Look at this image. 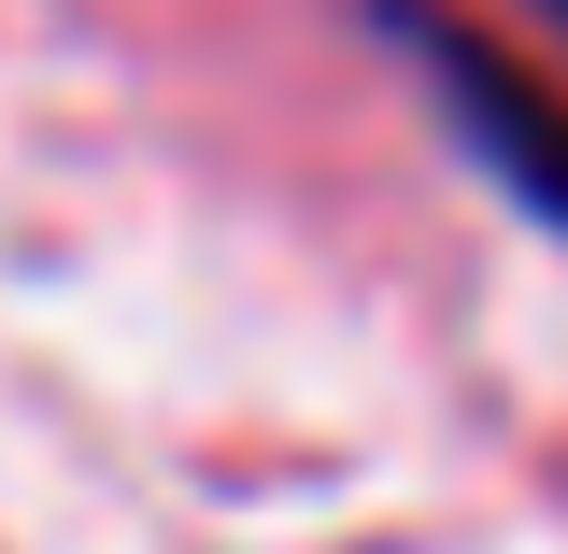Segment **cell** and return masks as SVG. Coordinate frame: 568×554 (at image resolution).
<instances>
[{"instance_id":"1","label":"cell","mask_w":568,"mask_h":554,"mask_svg":"<svg viewBox=\"0 0 568 554\" xmlns=\"http://www.w3.org/2000/svg\"><path fill=\"white\" fill-rule=\"evenodd\" d=\"M398 43L426 58V85H440V114L484 142V171L511 185V200L540 213V228H568V100H540L511 58H484L469 29H440V14H413L398 0Z\"/></svg>"}]
</instances>
